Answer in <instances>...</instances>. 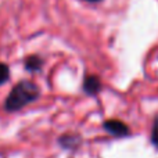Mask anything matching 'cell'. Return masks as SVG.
I'll use <instances>...</instances> for the list:
<instances>
[{"label": "cell", "instance_id": "5b68a950", "mask_svg": "<svg viewBox=\"0 0 158 158\" xmlns=\"http://www.w3.org/2000/svg\"><path fill=\"white\" fill-rule=\"evenodd\" d=\"M8 78H10V68L7 64L0 63V86L4 85L8 81Z\"/></svg>", "mask_w": 158, "mask_h": 158}, {"label": "cell", "instance_id": "8992f818", "mask_svg": "<svg viewBox=\"0 0 158 158\" xmlns=\"http://www.w3.org/2000/svg\"><path fill=\"white\" fill-rule=\"evenodd\" d=\"M151 143L156 146V148H158V115L154 119L153 129H151Z\"/></svg>", "mask_w": 158, "mask_h": 158}, {"label": "cell", "instance_id": "3957f363", "mask_svg": "<svg viewBox=\"0 0 158 158\" xmlns=\"http://www.w3.org/2000/svg\"><path fill=\"white\" fill-rule=\"evenodd\" d=\"M101 89V82L96 75H89L83 82V90L90 96H94L100 92Z\"/></svg>", "mask_w": 158, "mask_h": 158}, {"label": "cell", "instance_id": "6da1fadb", "mask_svg": "<svg viewBox=\"0 0 158 158\" xmlns=\"http://www.w3.org/2000/svg\"><path fill=\"white\" fill-rule=\"evenodd\" d=\"M39 87L31 81H21L11 89L10 94L7 96L4 101V108L8 112H14L24 108L29 103L38 100Z\"/></svg>", "mask_w": 158, "mask_h": 158}, {"label": "cell", "instance_id": "7a4b0ae2", "mask_svg": "<svg viewBox=\"0 0 158 158\" xmlns=\"http://www.w3.org/2000/svg\"><path fill=\"white\" fill-rule=\"evenodd\" d=\"M103 126L110 135H112V136H115V137H125L131 133V131H129L128 126H126L123 122L118 121V119L106 121Z\"/></svg>", "mask_w": 158, "mask_h": 158}, {"label": "cell", "instance_id": "277c9868", "mask_svg": "<svg viewBox=\"0 0 158 158\" xmlns=\"http://www.w3.org/2000/svg\"><path fill=\"white\" fill-rule=\"evenodd\" d=\"M25 68H27V71H31V72L40 71L42 60L38 56H31V57H28L27 60H25Z\"/></svg>", "mask_w": 158, "mask_h": 158}, {"label": "cell", "instance_id": "52a82bcc", "mask_svg": "<svg viewBox=\"0 0 158 158\" xmlns=\"http://www.w3.org/2000/svg\"><path fill=\"white\" fill-rule=\"evenodd\" d=\"M87 2H98V0H87Z\"/></svg>", "mask_w": 158, "mask_h": 158}]
</instances>
